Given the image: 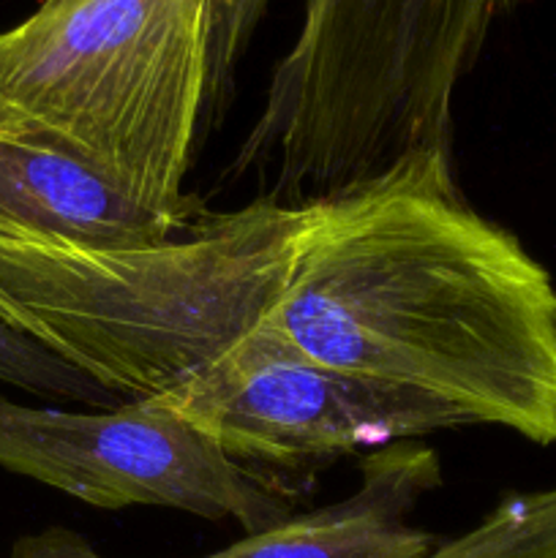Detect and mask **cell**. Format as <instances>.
I'll list each match as a JSON object with an SVG mask.
<instances>
[{
  "instance_id": "cell-5",
  "label": "cell",
  "mask_w": 556,
  "mask_h": 558,
  "mask_svg": "<svg viewBox=\"0 0 556 558\" xmlns=\"http://www.w3.org/2000/svg\"><path fill=\"white\" fill-rule=\"evenodd\" d=\"M0 469L98 510L164 507L245 534L294 515L287 490L153 403L65 412L0 396Z\"/></svg>"
},
{
  "instance_id": "cell-4",
  "label": "cell",
  "mask_w": 556,
  "mask_h": 558,
  "mask_svg": "<svg viewBox=\"0 0 556 558\" xmlns=\"http://www.w3.org/2000/svg\"><path fill=\"white\" fill-rule=\"evenodd\" d=\"M210 0H41L0 33V125L85 163L150 210L191 218Z\"/></svg>"
},
{
  "instance_id": "cell-6",
  "label": "cell",
  "mask_w": 556,
  "mask_h": 558,
  "mask_svg": "<svg viewBox=\"0 0 556 558\" xmlns=\"http://www.w3.org/2000/svg\"><path fill=\"white\" fill-rule=\"evenodd\" d=\"M145 403L189 420L249 466H300L472 428L439 398L305 357L267 322L200 376Z\"/></svg>"
},
{
  "instance_id": "cell-3",
  "label": "cell",
  "mask_w": 556,
  "mask_h": 558,
  "mask_svg": "<svg viewBox=\"0 0 556 558\" xmlns=\"http://www.w3.org/2000/svg\"><path fill=\"white\" fill-rule=\"evenodd\" d=\"M516 0H305L232 174L281 207L338 199L420 153L452 156V101Z\"/></svg>"
},
{
  "instance_id": "cell-8",
  "label": "cell",
  "mask_w": 556,
  "mask_h": 558,
  "mask_svg": "<svg viewBox=\"0 0 556 558\" xmlns=\"http://www.w3.org/2000/svg\"><path fill=\"white\" fill-rule=\"evenodd\" d=\"M0 216L33 232L96 248H150L180 238L194 218L150 210L65 153L0 125Z\"/></svg>"
},
{
  "instance_id": "cell-10",
  "label": "cell",
  "mask_w": 556,
  "mask_h": 558,
  "mask_svg": "<svg viewBox=\"0 0 556 558\" xmlns=\"http://www.w3.org/2000/svg\"><path fill=\"white\" fill-rule=\"evenodd\" d=\"M0 385L16 387V390L49 398V401L82 403L90 409L123 407L118 396L104 390L90 376L76 371L74 365L60 360L33 338L16 332L5 322H0Z\"/></svg>"
},
{
  "instance_id": "cell-7",
  "label": "cell",
  "mask_w": 556,
  "mask_h": 558,
  "mask_svg": "<svg viewBox=\"0 0 556 558\" xmlns=\"http://www.w3.org/2000/svg\"><path fill=\"white\" fill-rule=\"evenodd\" d=\"M442 485L436 450L414 441L376 447L360 463V485L333 505L287 518L196 558H420L436 537L414 526L420 501ZM9 558H112L85 534L47 526L22 534Z\"/></svg>"
},
{
  "instance_id": "cell-9",
  "label": "cell",
  "mask_w": 556,
  "mask_h": 558,
  "mask_svg": "<svg viewBox=\"0 0 556 558\" xmlns=\"http://www.w3.org/2000/svg\"><path fill=\"white\" fill-rule=\"evenodd\" d=\"M420 558H556V485L505 496L478 526Z\"/></svg>"
},
{
  "instance_id": "cell-1",
  "label": "cell",
  "mask_w": 556,
  "mask_h": 558,
  "mask_svg": "<svg viewBox=\"0 0 556 558\" xmlns=\"http://www.w3.org/2000/svg\"><path fill=\"white\" fill-rule=\"evenodd\" d=\"M267 327L330 368L556 445V287L474 210L452 156L420 153L309 207Z\"/></svg>"
},
{
  "instance_id": "cell-2",
  "label": "cell",
  "mask_w": 556,
  "mask_h": 558,
  "mask_svg": "<svg viewBox=\"0 0 556 558\" xmlns=\"http://www.w3.org/2000/svg\"><path fill=\"white\" fill-rule=\"evenodd\" d=\"M309 207L256 196L150 248H96L0 216V322L123 403L178 390L276 308Z\"/></svg>"
},
{
  "instance_id": "cell-11",
  "label": "cell",
  "mask_w": 556,
  "mask_h": 558,
  "mask_svg": "<svg viewBox=\"0 0 556 558\" xmlns=\"http://www.w3.org/2000/svg\"><path fill=\"white\" fill-rule=\"evenodd\" d=\"M270 0H210V25H207V93L205 114L210 120L221 109L223 96L232 85L234 69L249 49L256 25L265 16Z\"/></svg>"
}]
</instances>
